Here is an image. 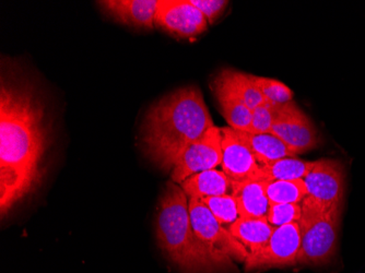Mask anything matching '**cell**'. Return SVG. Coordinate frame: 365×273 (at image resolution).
<instances>
[{
  "instance_id": "obj_1",
  "label": "cell",
  "mask_w": 365,
  "mask_h": 273,
  "mask_svg": "<svg viewBox=\"0 0 365 273\" xmlns=\"http://www.w3.org/2000/svg\"><path fill=\"white\" fill-rule=\"evenodd\" d=\"M0 135V212L5 217L41 180L47 131L44 108L30 84L1 81Z\"/></svg>"
},
{
  "instance_id": "obj_2",
  "label": "cell",
  "mask_w": 365,
  "mask_h": 273,
  "mask_svg": "<svg viewBox=\"0 0 365 273\" xmlns=\"http://www.w3.org/2000/svg\"><path fill=\"white\" fill-rule=\"evenodd\" d=\"M215 126L202 91L180 88L155 102L143 119L140 145L160 170L170 172L192 143Z\"/></svg>"
},
{
  "instance_id": "obj_3",
  "label": "cell",
  "mask_w": 365,
  "mask_h": 273,
  "mask_svg": "<svg viewBox=\"0 0 365 273\" xmlns=\"http://www.w3.org/2000/svg\"><path fill=\"white\" fill-rule=\"evenodd\" d=\"M190 199L182 187L169 182L158 202L155 235L165 257L182 273L237 271L232 258L211 249L196 235L190 217Z\"/></svg>"
},
{
  "instance_id": "obj_4",
  "label": "cell",
  "mask_w": 365,
  "mask_h": 273,
  "mask_svg": "<svg viewBox=\"0 0 365 273\" xmlns=\"http://www.w3.org/2000/svg\"><path fill=\"white\" fill-rule=\"evenodd\" d=\"M341 208L326 209L304 199L301 230V248L297 264L323 267L331 264L338 250Z\"/></svg>"
},
{
  "instance_id": "obj_5",
  "label": "cell",
  "mask_w": 365,
  "mask_h": 273,
  "mask_svg": "<svg viewBox=\"0 0 365 273\" xmlns=\"http://www.w3.org/2000/svg\"><path fill=\"white\" fill-rule=\"evenodd\" d=\"M300 248L299 222L276 227L266 247L255 254H248L244 262L246 272L294 266L297 264Z\"/></svg>"
},
{
  "instance_id": "obj_6",
  "label": "cell",
  "mask_w": 365,
  "mask_h": 273,
  "mask_svg": "<svg viewBox=\"0 0 365 273\" xmlns=\"http://www.w3.org/2000/svg\"><path fill=\"white\" fill-rule=\"evenodd\" d=\"M188 207L192 229L207 246L227 254L232 259L245 262L250 254L245 246L219 223L200 199L190 198Z\"/></svg>"
},
{
  "instance_id": "obj_7",
  "label": "cell",
  "mask_w": 365,
  "mask_h": 273,
  "mask_svg": "<svg viewBox=\"0 0 365 273\" xmlns=\"http://www.w3.org/2000/svg\"><path fill=\"white\" fill-rule=\"evenodd\" d=\"M346 174L341 162L322 159L314 161L311 172L304 178L305 199L323 208H341L344 197Z\"/></svg>"
},
{
  "instance_id": "obj_8",
  "label": "cell",
  "mask_w": 365,
  "mask_h": 273,
  "mask_svg": "<svg viewBox=\"0 0 365 273\" xmlns=\"http://www.w3.org/2000/svg\"><path fill=\"white\" fill-rule=\"evenodd\" d=\"M222 163V135L221 128L213 126L202 138L192 143L172 170V182L182 184L195 174L215 170Z\"/></svg>"
},
{
  "instance_id": "obj_9",
  "label": "cell",
  "mask_w": 365,
  "mask_h": 273,
  "mask_svg": "<svg viewBox=\"0 0 365 273\" xmlns=\"http://www.w3.org/2000/svg\"><path fill=\"white\" fill-rule=\"evenodd\" d=\"M270 133L284 141L297 155L321 145V135L311 119L291 101L282 104Z\"/></svg>"
},
{
  "instance_id": "obj_10",
  "label": "cell",
  "mask_w": 365,
  "mask_h": 273,
  "mask_svg": "<svg viewBox=\"0 0 365 273\" xmlns=\"http://www.w3.org/2000/svg\"><path fill=\"white\" fill-rule=\"evenodd\" d=\"M222 135V172L232 182L262 180V165L258 163L241 131L231 127L221 128Z\"/></svg>"
},
{
  "instance_id": "obj_11",
  "label": "cell",
  "mask_w": 365,
  "mask_h": 273,
  "mask_svg": "<svg viewBox=\"0 0 365 273\" xmlns=\"http://www.w3.org/2000/svg\"><path fill=\"white\" fill-rule=\"evenodd\" d=\"M155 26L176 38H190L205 32L208 21L190 0H159Z\"/></svg>"
},
{
  "instance_id": "obj_12",
  "label": "cell",
  "mask_w": 365,
  "mask_h": 273,
  "mask_svg": "<svg viewBox=\"0 0 365 273\" xmlns=\"http://www.w3.org/2000/svg\"><path fill=\"white\" fill-rule=\"evenodd\" d=\"M98 4L120 24L148 30L155 28L159 0H103Z\"/></svg>"
},
{
  "instance_id": "obj_13",
  "label": "cell",
  "mask_w": 365,
  "mask_h": 273,
  "mask_svg": "<svg viewBox=\"0 0 365 273\" xmlns=\"http://www.w3.org/2000/svg\"><path fill=\"white\" fill-rule=\"evenodd\" d=\"M211 88L218 101L221 114L225 117L229 127L235 130L250 133L252 110L231 89L222 73H219V75L215 78Z\"/></svg>"
},
{
  "instance_id": "obj_14",
  "label": "cell",
  "mask_w": 365,
  "mask_h": 273,
  "mask_svg": "<svg viewBox=\"0 0 365 273\" xmlns=\"http://www.w3.org/2000/svg\"><path fill=\"white\" fill-rule=\"evenodd\" d=\"M268 180H252L233 182V192L240 217L267 219L270 202L266 194Z\"/></svg>"
},
{
  "instance_id": "obj_15",
  "label": "cell",
  "mask_w": 365,
  "mask_h": 273,
  "mask_svg": "<svg viewBox=\"0 0 365 273\" xmlns=\"http://www.w3.org/2000/svg\"><path fill=\"white\" fill-rule=\"evenodd\" d=\"M188 199L232 195L233 182L222 170H209L190 176L180 185Z\"/></svg>"
},
{
  "instance_id": "obj_16",
  "label": "cell",
  "mask_w": 365,
  "mask_h": 273,
  "mask_svg": "<svg viewBox=\"0 0 365 273\" xmlns=\"http://www.w3.org/2000/svg\"><path fill=\"white\" fill-rule=\"evenodd\" d=\"M274 229L267 219L240 217L229 227V231L250 254H255L267 246Z\"/></svg>"
},
{
  "instance_id": "obj_17",
  "label": "cell",
  "mask_w": 365,
  "mask_h": 273,
  "mask_svg": "<svg viewBox=\"0 0 365 273\" xmlns=\"http://www.w3.org/2000/svg\"><path fill=\"white\" fill-rule=\"evenodd\" d=\"M260 165H267L284 158H294V151L272 133H251L241 131Z\"/></svg>"
},
{
  "instance_id": "obj_18",
  "label": "cell",
  "mask_w": 365,
  "mask_h": 273,
  "mask_svg": "<svg viewBox=\"0 0 365 273\" xmlns=\"http://www.w3.org/2000/svg\"><path fill=\"white\" fill-rule=\"evenodd\" d=\"M313 166L314 162L302 161L294 158H284L262 166V180L268 182L304 180Z\"/></svg>"
},
{
  "instance_id": "obj_19",
  "label": "cell",
  "mask_w": 365,
  "mask_h": 273,
  "mask_svg": "<svg viewBox=\"0 0 365 273\" xmlns=\"http://www.w3.org/2000/svg\"><path fill=\"white\" fill-rule=\"evenodd\" d=\"M220 73L227 80L231 89L250 110H255L257 106L266 102L250 73H241L235 69H223Z\"/></svg>"
},
{
  "instance_id": "obj_20",
  "label": "cell",
  "mask_w": 365,
  "mask_h": 273,
  "mask_svg": "<svg viewBox=\"0 0 365 273\" xmlns=\"http://www.w3.org/2000/svg\"><path fill=\"white\" fill-rule=\"evenodd\" d=\"M266 194L270 205H300L307 196L304 180L268 182Z\"/></svg>"
},
{
  "instance_id": "obj_21",
  "label": "cell",
  "mask_w": 365,
  "mask_h": 273,
  "mask_svg": "<svg viewBox=\"0 0 365 273\" xmlns=\"http://www.w3.org/2000/svg\"><path fill=\"white\" fill-rule=\"evenodd\" d=\"M200 200L208 207L213 217L218 220L222 227H227V230L240 219L237 200L232 195L208 197Z\"/></svg>"
},
{
  "instance_id": "obj_22",
  "label": "cell",
  "mask_w": 365,
  "mask_h": 273,
  "mask_svg": "<svg viewBox=\"0 0 365 273\" xmlns=\"http://www.w3.org/2000/svg\"><path fill=\"white\" fill-rule=\"evenodd\" d=\"M251 76L266 102L281 105V104H286L292 101V90L287 87L286 84L278 81V80L270 79V78Z\"/></svg>"
},
{
  "instance_id": "obj_23",
  "label": "cell",
  "mask_w": 365,
  "mask_h": 273,
  "mask_svg": "<svg viewBox=\"0 0 365 273\" xmlns=\"http://www.w3.org/2000/svg\"><path fill=\"white\" fill-rule=\"evenodd\" d=\"M282 105V104H281ZM281 105L264 102L262 105L257 106L255 110H252L251 133H270Z\"/></svg>"
},
{
  "instance_id": "obj_24",
  "label": "cell",
  "mask_w": 365,
  "mask_h": 273,
  "mask_svg": "<svg viewBox=\"0 0 365 273\" xmlns=\"http://www.w3.org/2000/svg\"><path fill=\"white\" fill-rule=\"evenodd\" d=\"M301 215H302L301 205H295V203L270 205L267 220L272 227H280L291 223H297L300 221Z\"/></svg>"
},
{
  "instance_id": "obj_25",
  "label": "cell",
  "mask_w": 365,
  "mask_h": 273,
  "mask_svg": "<svg viewBox=\"0 0 365 273\" xmlns=\"http://www.w3.org/2000/svg\"><path fill=\"white\" fill-rule=\"evenodd\" d=\"M190 3L204 14L208 24L218 19L229 5V1L225 0H190Z\"/></svg>"
}]
</instances>
